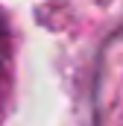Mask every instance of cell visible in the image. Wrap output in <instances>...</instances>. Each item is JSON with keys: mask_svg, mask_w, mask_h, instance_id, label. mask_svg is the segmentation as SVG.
<instances>
[{"mask_svg": "<svg viewBox=\"0 0 123 126\" xmlns=\"http://www.w3.org/2000/svg\"><path fill=\"white\" fill-rule=\"evenodd\" d=\"M0 47H3V27H0Z\"/></svg>", "mask_w": 123, "mask_h": 126, "instance_id": "cell-1", "label": "cell"}]
</instances>
